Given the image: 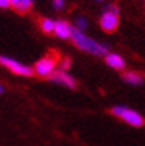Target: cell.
<instances>
[{"label":"cell","instance_id":"8","mask_svg":"<svg viewBox=\"0 0 145 146\" xmlns=\"http://www.w3.org/2000/svg\"><path fill=\"white\" fill-rule=\"evenodd\" d=\"M9 5L21 13L28 12L33 7V0H9Z\"/></svg>","mask_w":145,"mask_h":146},{"label":"cell","instance_id":"12","mask_svg":"<svg viewBox=\"0 0 145 146\" xmlns=\"http://www.w3.org/2000/svg\"><path fill=\"white\" fill-rule=\"evenodd\" d=\"M53 6L56 9H62L64 7V0H53Z\"/></svg>","mask_w":145,"mask_h":146},{"label":"cell","instance_id":"10","mask_svg":"<svg viewBox=\"0 0 145 146\" xmlns=\"http://www.w3.org/2000/svg\"><path fill=\"white\" fill-rule=\"evenodd\" d=\"M123 78L129 83V84H141L144 81V77L139 75L138 72H126L123 75Z\"/></svg>","mask_w":145,"mask_h":146},{"label":"cell","instance_id":"1","mask_svg":"<svg viewBox=\"0 0 145 146\" xmlns=\"http://www.w3.org/2000/svg\"><path fill=\"white\" fill-rule=\"evenodd\" d=\"M71 40L76 46L82 50H86V52H90L96 56H104L108 53V49L105 46L99 44L98 41L92 40L90 37H86L80 30H71Z\"/></svg>","mask_w":145,"mask_h":146},{"label":"cell","instance_id":"9","mask_svg":"<svg viewBox=\"0 0 145 146\" xmlns=\"http://www.w3.org/2000/svg\"><path fill=\"white\" fill-rule=\"evenodd\" d=\"M107 64L110 66H113L116 68V70H123L124 68V61H123V58L122 56H118L116 53H111V55H107Z\"/></svg>","mask_w":145,"mask_h":146},{"label":"cell","instance_id":"15","mask_svg":"<svg viewBox=\"0 0 145 146\" xmlns=\"http://www.w3.org/2000/svg\"><path fill=\"white\" fill-rule=\"evenodd\" d=\"M9 0H0V7H9Z\"/></svg>","mask_w":145,"mask_h":146},{"label":"cell","instance_id":"11","mask_svg":"<svg viewBox=\"0 0 145 146\" xmlns=\"http://www.w3.org/2000/svg\"><path fill=\"white\" fill-rule=\"evenodd\" d=\"M53 21H50V19H47V18H41L40 19V28L43 30L45 33H52L53 31Z\"/></svg>","mask_w":145,"mask_h":146},{"label":"cell","instance_id":"13","mask_svg":"<svg viewBox=\"0 0 145 146\" xmlns=\"http://www.w3.org/2000/svg\"><path fill=\"white\" fill-rule=\"evenodd\" d=\"M86 21H84V19H77V27H79V30H83V28H86Z\"/></svg>","mask_w":145,"mask_h":146},{"label":"cell","instance_id":"3","mask_svg":"<svg viewBox=\"0 0 145 146\" xmlns=\"http://www.w3.org/2000/svg\"><path fill=\"white\" fill-rule=\"evenodd\" d=\"M113 114L118 118H122L123 121H126L127 124H130L133 127H141L144 125V118L141 114H138L136 111L129 109V108H123V106H116L113 108Z\"/></svg>","mask_w":145,"mask_h":146},{"label":"cell","instance_id":"6","mask_svg":"<svg viewBox=\"0 0 145 146\" xmlns=\"http://www.w3.org/2000/svg\"><path fill=\"white\" fill-rule=\"evenodd\" d=\"M49 78H50V81L58 83V84H64V86H67V87H71V89L76 87L74 78H73V77H70L67 72H64L62 70L61 71H53L52 74L49 75Z\"/></svg>","mask_w":145,"mask_h":146},{"label":"cell","instance_id":"4","mask_svg":"<svg viewBox=\"0 0 145 146\" xmlns=\"http://www.w3.org/2000/svg\"><path fill=\"white\" fill-rule=\"evenodd\" d=\"M118 9L117 6H110L107 12L101 16V28L105 33H114L118 28Z\"/></svg>","mask_w":145,"mask_h":146},{"label":"cell","instance_id":"5","mask_svg":"<svg viewBox=\"0 0 145 146\" xmlns=\"http://www.w3.org/2000/svg\"><path fill=\"white\" fill-rule=\"evenodd\" d=\"M0 64L5 65L7 70H11L13 74H18V75H27V77H30V75L34 74V71L31 70V68L19 64L18 61H13V59H11V58H6V56H0Z\"/></svg>","mask_w":145,"mask_h":146},{"label":"cell","instance_id":"2","mask_svg":"<svg viewBox=\"0 0 145 146\" xmlns=\"http://www.w3.org/2000/svg\"><path fill=\"white\" fill-rule=\"evenodd\" d=\"M59 61H61V55H59L56 50H50L43 59H40V61L36 64L34 72L39 74L40 77H49L55 71V66Z\"/></svg>","mask_w":145,"mask_h":146},{"label":"cell","instance_id":"14","mask_svg":"<svg viewBox=\"0 0 145 146\" xmlns=\"http://www.w3.org/2000/svg\"><path fill=\"white\" fill-rule=\"evenodd\" d=\"M70 65H71V62H70V59H64V62H62V71H65V70H68L70 68Z\"/></svg>","mask_w":145,"mask_h":146},{"label":"cell","instance_id":"16","mask_svg":"<svg viewBox=\"0 0 145 146\" xmlns=\"http://www.w3.org/2000/svg\"><path fill=\"white\" fill-rule=\"evenodd\" d=\"M3 92V87H2V86H0V93H2Z\"/></svg>","mask_w":145,"mask_h":146},{"label":"cell","instance_id":"7","mask_svg":"<svg viewBox=\"0 0 145 146\" xmlns=\"http://www.w3.org/2000/svg\"><path fill=\"white\" fill-rule=\"evenodd\" d=\"M71 25L65 22V21H58L53 24V31L58 37H61V38H70L71 36Z\"/></svg>","mask_w":145,"mask_h":146}]
</instances>
